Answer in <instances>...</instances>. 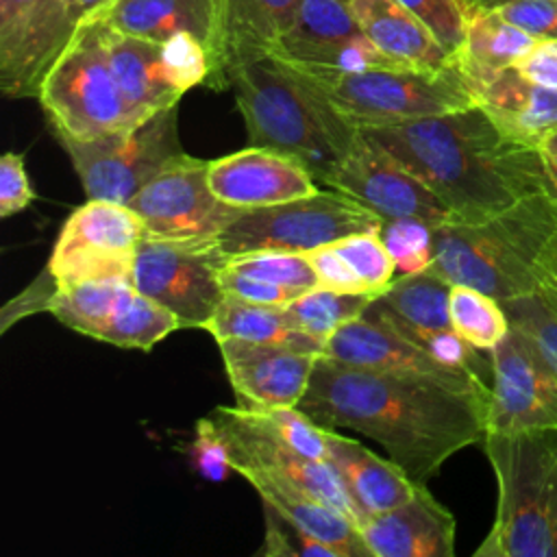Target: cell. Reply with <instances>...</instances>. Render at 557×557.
Returning <instances> with one entry per match:
<instances>
[{"instance_id": "1", "label": "cell", "mask_w": 557, "mask_h": 557, "mask_svg": "<svg viewBox=\"0 0 557 557\" xmlns=\"http://www.w3.org/2000/svg\"><path fill=\"white\" fill-rule=\"evenodd\" d=\"M490 383L470 372L370 370L320 355L296 405L326 429H350L383 446L426 483L461 448L483 440Z\"/></svg>"}, {"instance_id": "2", "label": "cell", "mask_w": 557, "mask_h": 557, "mask_svg": "<svg viewBox=\"0 0 557 557\" xmlns=\"http://www.w3.org/2000/svg\"><path fill=\"white\" fill-rule=\"evenodd\" d=\"M359 133L429 185L455 222H483L548 191L542 148L507 137L479 104Z\"/></svg>"}, {"instance_id": "3", "label": "cell", "mask_w": 557, "mask_h": 557, "mask_svg": "<svg viewBox=\"0 0 557 557\" xmlns=\"http://www.w3.org/2000/svg\"><path fill=\"white\" fill-rule=\"evenodd\" d=\"M228 87L250 144L298 159L318 183L326 181L359 137V128L278 54L237 65Z\"/></svg>"}, {"instance_id": "4", "label": "cell", "mask_w": 557, "mask_h": 557, "mask_svg": "<svg viewBox=\"0 0 557 557\" xmlns=\"http://www.w3.org/2000/svg\"><path fill=\"white\" fill-rule=\"evenodd\" d=\"M557 233V200L548 191L527 196L483 222L435 226L431 272L450 285L476 287L496 300L537 292L540 257Z\"/></svg>"}, {"instance_id": "5", "label": "cell", "mask_w": 557, "mask_h": 557, "mask_svg": "<svg viewBox=\"0 0 557 557\" xmlns=\"http://www.w3.org/2000/svg\"><path fill=\"white\" fill-rule=\"evenodd\" d=\"M494 470V522L474 557L557 555V429L487 431L481 440Z\"/></svg>"}, {"instance_id": "6", "label": "cell", "mask_w": 557, "mask_h": 557, "mask_svg": "<svg viewBox=\"0 0 557 557\" xmlns=\"http://www.w3.org/2000/svg\"><path fill=\"white\" fill-rule=\"evenodd\" d=\"M289 65L355 128L400 124L476 104L457 65L446 70Z\"/></svg>"}, {"instance_id": "7", "label": "cell", "mask_w": 557, "mask_h": 557, "mask_svg": "<svg viewBox=\"0 0 557 557\" xmlns=\"http://www.w3.org/2000/svg\"><path fill=\"white\" fill-rule=\"evenodd\" d=\"M37 100L57 139H94L144 120L113 76L96 20L74 30L46 72Z\"/></svg>"}, {"instance_id": "8", "label": "cell", "mask_w": 557, "mask_h": 557, "mask_svg": "<svg viewBox=\"0 0 557 557\" xmlns=\"http://www.w3.org/2000/svg\"><path fill=\"white\" fill-rule=\"evenodd\" d=\"M383 218L359 200L331 189L281 205L242 209L215 242L220 259L255 250L307 252L346 235L381 226Z\"/></svg>"}, {"instance_id": "9", "label": "cell", "mask_w": 557, "mask_h": 557, "mask_svg": "<svg viewBox=\"0 0 557 557\" xmlns=\"http://www.w3.org/2000/svg\"><path fill=\"white\" fill-rule=\"evenodd\" d=\"M59 141L87 198L122 205H128L152 176L185 154L178 139V104L94 139Z\"/></svg>"}, {"instance_id": "10", "label": "cell", "mask_w": 557, "mask_h": 557, "mask_svg": "<svg viewBox=\"0 0 557 557\" xmlns=\"http://www.w3.org/2000/svg\"><path fill=\"white\" fill-rule=\"evenodd\" d=\"M209 161L187 152L152 176L128 202L144 222V237L215 248L242 209L222 202L207 181Z\"/></svg>"}, {"instance_id": "11", "label": "cell", "mask_w": 557, "mask_h": 557, "mask_svg": "<svg viewBox=\"0 0 557 557\" xmlns=\"http://www.w3.org/2000/svg\"><path fill=\"white\" fill-rule=\"evenodd\" d=\"M141 218L122 202L87 198L65 220L46 268L57 285L94 278L131 281Z\"/></svg>"}, {"instance_id": "12", "label": "cell", "mask_w": 557, "mask_h": 557, "mask_svg": "<svg viewBox=\"0 0 557 557\" xmlns=\"http://www.w3.org/2000/svg\"><path fill=\"white\" fill-rule=\"evenodd\" d=\"M215 248H198L144 237L137 244L131 283L181 322V329H205L226 296Z\"/></svg>"}, {"instance_id": "13", "label": "cell", "mask_w": 557, "mask_h": 557, "mask_svg": "<svg viewBox=\"0 0 557 557\" xmlns=\"http://www.w3.org/2000/svg\"><path fill=\"white\" fill-rule=\"evenodd\" d=\"M490 363L485 433L557 429V370L524 331L511 324L505 339L490 350Z\"/></svg>"}, {"instance_id": "14", "label": "cell", "mask_w": 557, "mask_h": 557, "mask_svg": "<svg viewBox=\"0 0 557 557\" xmlns=\"http://www.w3.org/2000/svg\"><path fill=\"white\" fill-rule=\"evenodd\" d=\"M67 0H0V89L9 98H37L41 81L70 44Z\"/></svg>"}, {"instance_id": "15", "label": "cell", "mask_w": 557, "mask_h": 557, "mask_svg": "<svg viewBox=\"0 0 557 557\" xmlns=\"http://www.w3.org/2000/svg\"><path fill=\"white\" fill-rule=\"evenodd\" d=\"M322 185L359 200L381 218L455 222L453 211L429 185L361 133Z\"/></svg>"}, {"instance_id": "16", "label": "cell", "mask_w": 557, "mask_h": 557, "mask_svg": "<svg viewBox=\"0 0 557 557\" xmlns=\"http://www.w3.org/2000/svg\"><path fill=\"white\" fill-rule=\"evenodd\" d=\"M274 54L289 63L335 70L403 67L366 37L348 0H300Z\"/></svg>"}, {"instance_id": "17", "label": "cell", "mask_w": 557, "mask_h": 557, "mask_svg": "<svg viewBox=\"0 0 557 557\" xmlns=\"http://www.w3.org/2000/svg\"><path fill=\"white\" fill-rule=\"evenodd\" d=\"M218 426L222 429L233 470L244 468H259L268 470L272 474H278L283 479H289L298 483L300 487L309 490L311 494L320 496L335 509L344 511L348 518H352L359 527L363 522V513L352 500V496L342 485L339 476L333 472V468L324 459L309 457L285 442L272 437L270 433L252 426L239 411V407H215L209 413Z\"/></svg>"}, {"instance_id": "18", "label": "cell", "mask_w": 557, "mask_h": 557, "mask_svg": "<svg viewBox=\"0 0 557 557\" xmlns=\"http://www.w3.org/2000/svg\"><path fill=\"white\" fill-rule=\"evenodd\" d=\"M224 372L242 407H296L311 381L320 355L283 344L218 339Z\"/></svg>"}, {"instance_id": "19", "label": "cell", "mask_w": 557, "mask_h": 557, "mask_svg": "<svg viewBox=\"0 0 557 557\" xmlns=\"http://www.w3.org/2000/svg\"><path fill=\"white\" fill-rule=\"evenodd\" d=\"M300 0H213V37L205 87L228 89L231 72L274 54L296 17Z\"/></svg>"}, {"instance_id": "20", "label": "cell", "mask_w": 557, "mask_h": 557, "mask_svg": "<svg viewBox=\"0 0 557 557\" xmlns=\"http://www.w3.org/2000/svg\"><path fill=\"white\" fill-rule=\"evenodd\" d=\"M211 191L237 209H257L320 191L313 174L294 157L250 146L209 161Z\"/></svg>"}, {"instance_id": "21", "label": "cell", "mask_w": 557, "mask_h": 557, "mask_svg": "<svg viewBox=\"0 0 557 557\" xmlns=\"http://www.w3.org/2000/svg\"><path fill=\"white\" fill-rule=\"evenodd\" d=\"M359 531L370 557L455 555V516L426 490V483H416L409 500L370 516Z\"/></svg>"}, {"instance_id": "22", "label": "cell", "mask_w": 557, "mask_h": 557, "mask_svg": "<svg viewBox=\"0 0 557 557\" xmlns=\"http://www.w3.org/2000/svg\"><path fill=\"white\" fill-rule=\"evenodd\" d=\"M474 100L511 139L537 146L557 131V89L527 78L518 67H505L470 83Z\"/></svg>"}, {"instance_id": "23", "label": "cell", "mask_w": 557, "mask_h": 557, "mask_svg": "<svg viewBox=\"0 0 557 557\" xmlns=\"http://www.w3.org/2000/svg\"><path fill=\"white\" fill-rule=\"evenodd\" d=\"M322 355L346 366L370 370H409L433 374L466 372L442 366L429 352H424L420 346L407 339L400 331H396L387 320H383L379 313L370 309H366L363 315L342 324L326 339Z\"/></svg>"}, {"instance_id": "24", "label": "cell", "mask_w": 557, "mask_h": 557, "mask_svg": "<svg viewBox=\"0 0 557 557\" xmlns=\"http://www.w3.org/2000/svg\"><path fill=\"white\" fill-rule=\"evenodd\" d=\"M237 474L255 487L263 503L272 505L315 540L333 546L339 557H370L359 524L320 496L268 470L244 468Z\"/></svg>"}, {"instance_id": "25", "label": "cell", "mask_w": 557, "mask_h": 557, "mask_svg": "<svg viewBox=\"0 0 557 557\" xmlns=\"http://www.w3.org/2000/svg\"><path fill=\"white\" fill-rule=\"evenodd\" d=\"M366 37L387 59L413 70H446L455 54L398 0H348Z\"/></svg>"}, {"instance_id": "26", "label": "cell", "mask_w": 557, "mask_h": 557, "mask_svg": "<svg viewBox=\"0 0 557 557\" xmlns=\"http://www.w3.org/2000/svg\"><path fill=\"white\" fill-rule=\"evenodd\" d=\"M324 461L361 509L363 522L409 500L418 483L389 457L383 459L355 437L339 435L333 429H326Z\"/></svg>"}, {"instance_id": "27", "label": "cell", "mask_w": 557, "mask_h": 557, "mask_svg": "<svg viewBox=\"0 0 557 557\" xmlns=\"http://www.w3.org/2000/svg\"><path fill=\"white\" fill-rule=\"evenodd\" d=\"M98 24L109 65L128 104L141 117H148L159 109L178 104L181 94L172 87L163 63V41L135 37L115 30L102 22Z\"/></svg>"}, {"instance_id": "28", "label": "cell", "mask_w": 557, "mask_h": 557, "mask_svg": "<svg viewBox=\"0 0 557 557\" xmlns=\"http://www.w3.org/2000/svg\"><path fill=\"white\" fill-rule=\"evenodd\" d=\"M89 20L152 41H168L178 33H191L205 44L209 54L213 0H109Z\"/></svg>"}, {"instance_id": "29", "label": "cell", "mask_w": 557, "mask_h": 557, "mask_svg": "<svg viewBox=\"0 0 557 557\" xmlns=\"http://www.w3.org/2000/svg\"><path fill=\"white\" fill-rule=\"evenodd\" d=\"M205 331H209L215 342L235 337L246 342L283 344L315 355L324 352V342L300 331L289 318L285 305H261L235 296H224L215 313L209 318Z\"/></svg>"}, {"instance_id": "30", "label": "cell", "mask_w": 557, "mask_h": 557, "mask_svg": "<svg viewBox=\"0 0 557 557\" xmlns=\"http://www.w3.org/2000/svg\"><path fill=\"white\" fill-rule=\"evenodd\" d=\"M535 44V37L513 26L496 11H476L468 17L466 37L455 54V65L470 85L494 72L518 65Z\"/></svg>"}, {"instance_id": "31", "label": "cell", "mask_w": 557, "mask_h": 557, "mask_svg": "<svg viewBox=\"0 0 557 557\" xmlns=\"http://www.w3.org/2000/svg\"><path fill=\"white\" fill-rule=\"evenodd\" d=\"M181 322L165 307L144 296L128 283L117 296L113 309L100 324L94 339L120 346L139 348L144 352L152 350L172 331H178Z\"/></svg>"}, {"instance_id": "32", "label": "cell", "mask_w": 557, "mask_h": 557, "mask_svg": "<svg viewBox=\"0 0 557 557\" xmlns=\"http://www.w3.org/2000/svg\"><path fill=\"white\" fill-rule=\"evenodd\" d=\"M450 283L431 270L400 274L374 298L396 320L424 331L453 329L448 313Z\"/></svg>"}, {"instance_id": "33", "label": "cell", "mask_w": 557, "mask_h": 557, "mask_svg": "<svg viewBox=\"0 0 557 557\" xmlns=\"http://www.w3.org/2000/svg\"><path fill=\"white\" fill-rule=\"evenodd\" d=\"M448 313L450 326L483 352L496 348L511 329L503 302L470 285H450Z\"/></svg>"}, {"instance_id": "34", "label": "cell", "mask_w": 557, "mask_h": 557, "mask_svg": "<svg viewBox=\"0 0 557 557\" xmlns=\"http://www.w3.org/2000/svg\"><path fill=\"white\" fill-rule=\"evenodd\" d=\"M128 283L131 281L122 278H94L57 285L50 313L67 329L87 337H96L100 324Z\"/></svg>"}, {"instance_id": "35", "label": "cell", "mask_w": 557, "mask_h": 557, "mask_svg": "<svg viewBox=\"0 0 557 557\" xmlns=\"http://www.w3.org/2000/svg\"><path fill=\"white\" fill-rule=\"evenodd\" d=\"M372 300L374 296L368 294H346L326 287H313L296 300L287 302L285 309L300 331L326 344V339L342 324L363 315Z\"/></svg>"}, {"instance_id": "36", "label": "cell", "mask_w": 557, "mask_h": 557, "mask_svg": "<svg viewBox=\"0 0 557 557\" xmlns=\"http://www.w3.org/2000/svg\"><path fill=\"white\" fill-rule=\"evenodd\" d=\"M331 246L366 294L379 298L396 278V261L389 255L379 226L346 235Z\"/></svg>"}, {"instance_id": "37", "label": "cell", "mask_w": 557, "mask_h": 557, "mask_svg": "<svg viewBox=\"0 0 557 557\" xmlns=\"http://www.w3.org/2000/svg\"><path fill=\"white\" fill-rule=\"evenodd\" d=\"M242 416L257 429L270 433L272 437L285 442L287 446L315 457L324 459L326 455V426L313 422L305 411L298 407H242L237 405Z\"/></svg>"}, {"instance_id": "38", "label": "cell", "mask_w": 557, "mask_h": 557, "mask_svg": "<svg viewBox=\"0 0 557 557\" xmlns=\"http://www.w3.org/2000/svg\"><path fill=\"white\" fill-rule=\"evenodd\" d=\"M226 270L248 274L274 285L313 289L318 287L315 270L311 268L305 252H285V250H255L228 257L220 263Z\"/></svg>"}, {"instance_id": "39", "label": "cell", "mask_w": 557, "mask_h": 557, "mask_svg": "<svg viewBox=\"0 0 557 557\" xmlns=\"http://www.w3.org/2000/svg\"><path fill=\"white\" fill-rule=\"evenodd\" d=\"M435 226L440 224L420 218H383L379 231L396 261V272L429 270L435 250Z\"/></svg>"}, {"instance_id": "40", "label": "cell", "mask_w": 557, "mask_h": 557, "mask_svg": "<svg viewBox=\"0 0 557 557\" xmlns=\"http://www.w3.org/2000/svg\"><path fill=\"white\" fill-rule=\"evenodd\" d=\"M509 322L524 331L548 363L557 370V300L542 287L537 292L503 302Z\"/></svg>"}, {"instance_id": "41", "label": "cell", "mask_w": 557, "mask_h": 557, "mask_svg": "<svg viewBox=\"0 0 557 557\" xmlns=\"http://www.w3.org/2000/svg\"><path fill=\"white\" fill-rule=\"evenodd\" d=\"M261 509H263V522H265L261 555L265 557H339L333 546L315 540L313 535L296 527L272 505L261 500Z\"/></svg>"}, {"instance_id": "42", "label": "cell", "mask_w": 557, "mask_h": 557, "mask_svg": "<svg viewBox=\"0 0 557 557\" xmlns=\"http://www.w3.org/2000/svg\"><path fill=\"white\" fill-rule=\"evenodd\" d=\"M163 63L172 87L183 96L196 85H207L209 54L205 44L191 33H178L163 41Z\"/></svg>"}, {"instance_id": "43", "label": "cell", "mask_w": 557, "mask_h": 557, "mask_svg": "<svg viewBox=\"0 0 557 557\" xmlns=\"http://www.w3.org/2000/svg\"><path fill=\"white\" fill-rule=\"evenodd\" d=\"M187 455L189 463L205 481L220 483L228 479L231 472H235L231 463L228 442L211 416H205L196 422L194 440L187 448Z\"/></svg>"}, {"instance_id": "44", "label": "cell", "mask_w": 557, "mask_h": 557, "mask_svg": "<svg viewBox=\"0 0 557 557\" xmlns=\"http://www.w3.org/2000/svg\"><path fill=\"white\" fill-rule=\"evenodd\" d=\"M403 7L413 11L433 33L435 37L453 52L463 44L466 26H468V7L463 0H398Z\"/></svg>"}, {"instance_id": "45", "label": "cell", "mask_w": 557, "mask_h": 557, "mask_svg": "<svg viewBox=\"0 0 557 557\" xmlns=\"http://www.w3.org/2000/svg\"><path fill=\"white\" fill-rule=\"evenodd\" d=\"M492 11L537 41L557 39V0H511Z\"/></svg>"}, {"instance_id": "46", "label": "cell", "mask_w": 557, "mask_h": 557, "mask_svg": "<svg viewBox=\"0 0 557 557\" xmlns=\"http://www.w3.org/2000/svg\"><path fill=\"white\" fill-rule=\"evenodd\" d=\"M218 276H220V285L224 289L226 296H235L242 300H250V302H261V305H287L292 300H296L298 296L305 294V289H296V287H285V285H274L248 274H239L226 268H218Z\"/></svg>"}, {"instance_id": "47", "label": "cell", "mask_w": 557, "mask_h": 557, "mask_svg": "<svg viewBox=\"0 0 557 557\" xmlns=\"http://www.w3.org/2000/svg\"><path fill=\"white\" fill-rule=\"evenodd\" d=\"M35 196L37 194L24 168V157L17 152H4L0 159V215L11 218L24 211Z\"/></svg>"}, {"instance_id": "48", "label": "cell", "mask_w": 557, "mask_h": 557, "mask_svg": "<svg viewBox=\"0 0 557 557\" xmlns=\"http://www.w3.org/2000/svg\"><path fill=\"white\" fill-rule=\"evenodd\" d=\"M57 294V278L50 274L48 268L41 270V274L22 292L17 294L13 300H9L2 311H0V333H7L17 320L39 313V311H48L52 307Z\"/></svg>"}, {"instance_id": "49", "label": "cell", "mask_w": 557, "mask_h": 557, "mask_svg": "<svg viewBox=\"0 0 557 557\" xmlns=\"http://www.w3.org/2000/svg\"><path fill=\"white\" fill-rule=\"evenodd\" d=\"M513 67H518L527 78L557 89V39L537 41L535 48Z\"/></svg>"}, {"instance_id": "50", "label": "cell", "mask_w": 557, "mask_h": 557, "mask_svg": "<svg viewBox=\"0 0 557 557\" xmlns=\"http://www.w3.org/2000/svg\"><path fill=\"white\" fill-rule=\"evenodd\" d=\"M540 287L557 300V233L550 237L540 257Z\"/></svg>"}, {"instance_id": "51", "label": "cell", "mask_w": 557, "mask_h": 557, "mask_svg": "<svg viewBox=\"0 0 557 557\" xmlns=\"http://www.w3.org/2000/svg\"><path fill=\"white\" fill-rule=\"evenodd\" d=\"M109 0H67V9L76 24H83L85 20L94 17Z\"/></svg>"}, {"instance_id": "52", "label": "cell", "mask_w": 557, "mask_h": 557, "mask_svg": "<svg viewBox=\"0 0 557 557\" xmlns=\"http://www.w3.org/2000/svg\"><path fill=\"white\" fill-rule=\"evenodd\" d=\"M546 176H548V194L557 198V150H542Z\"/></svg>"}, {"instance_id": "53", "label": "cell", "mask_w": 557, "mask_h": 557, "mask_svg": "<svg viewBox=\"0 0 557 557\" xmlns=\"http://www.w3.org/2000/svg\"><path fill=\"white\" fill-rule=\"evenodd\" d=\"M505 2L511 0H468V13H476V11H492Z\"/></svg>"}, {"instance_id": "54", "label": "cell", "mask_w": 557, "mask_h": 557, "mask_svg": "<svg viewBox=\"0 0 557 557\" xmlns=\"http://www.w3.org/2000/svg\"><path fill=\"white\" fill-rule=\"evenodd\" d=\"M540 148H542V150H557V131L548 133V135L542 139Z\"/></svg>"}, {"instance_id": "55", "label": "cell", "mask_w": 557, "mask_h": 557, "mask_svg": "<svg viewBox=\"0 0 557 557\" xmlns=\"http://www.w3.org/2000/svg\"><path fill=\"white\" fill-rule=\"evenodd\" d=\"M463 4H466V7H468V0H463Z\"/></svg>"}, {"instance_id": "56", "label": "cell", "mask_w": 557, "mask_h": 557, "mask_svg": "<svg viewBox=\"0 0 557 557\" xmlns=\"http://www.w3.org/2000/svg\"><path fill=\"white\" fill-rule=\"evenodd\" d=\"M555 200H557V198H555Z\"/></svg>"}, {"instance_id": "57", "label": "cell", "mask_w": 557, "mask_h": 557, "mask_svg": "<svg viewBox=\"0 0 557 557\" xmlns=\"http://www.w3.org/2000/svg\"><path fill=\"white\" fill-rule=\"evenodd\" d=\"M555 557H557V555H555Z\"/></svg>"}]
</instances>
